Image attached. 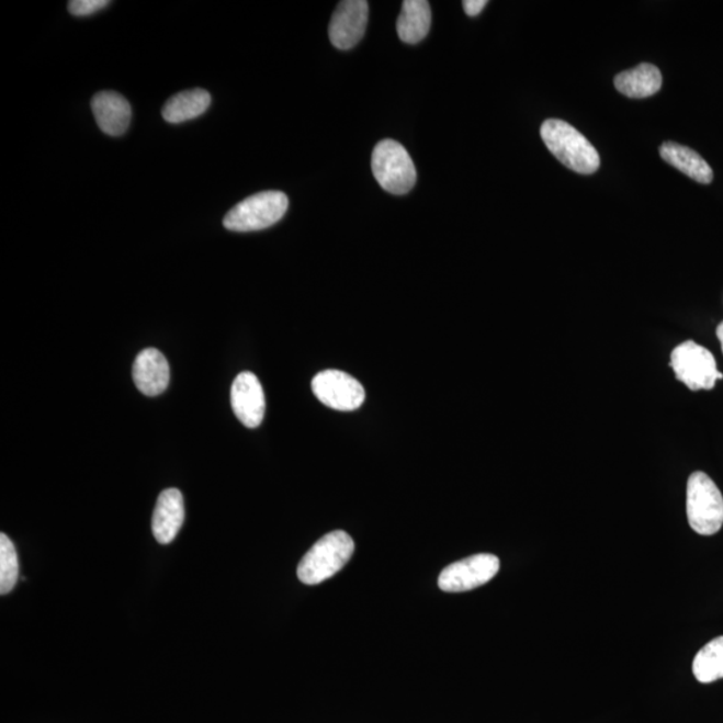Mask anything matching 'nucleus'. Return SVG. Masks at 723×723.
<instances>
[{
  "label": "nucleus",
  "instance_id": "nucleus-1",
  "mask_svg": "<svg viewBox=\"0 0 723 723\" xmlns=\"http://www.w3.org/2000/svg\"><path fill=\"white\" fill-rule=\"evenodd\" d=\"M543 142L551 154L574 172L592 174L600 167V157L594 145L562 120H546L540 129Z\"/></svg>",
  "mask_w": 723,
  "mask_h": 723
},
{
  "label": "nucleus",
  "instance_id": "nucleus-2",
  "mask_svg": "<svg viewBox=\"0 0 723 723\" xmlns=\"http://www.w3.org/2000/svg\"><path fill=\"white\" fill-rule=\"evenodd\" d=\"M354 540L344 531H334L325 534L303 556L297 577L307 586L320 585L338 574L354 554Z\"/></svg>",
  "mask_w": 723,
  "mask_h": 723
},
{
  "label": "nucleus",
  "instance_id": "nucleus-3",
  "mask_svg": "<svg viewBox=\"0 0 723 723\" xmlns=\"http://www.w3.org/2000/svg\"><path fill=\"white\" fill-rule=\"evenodd\" d=\"M688 519L691 530L712 536L723 526V496L707 473L696 472L688 482Z\"/></svg>",
  "mask_w": 723,
  "mask_h": 723
},
{
  "label": "nucleus",
  "instance_id": "nucleus-4",
  "mask_svg": "<svg viewBox=\"0 0 723 723\" xmlns=\"http://www.w3.org/2000/svg\"><path fill=\"white\" fill-rule=\"evenodd\" d=\"M287 210L289 197L283 192H260L234 206L223 223L234 233H252L272 227L282 221Z\"/></svg>",
  "mask_w": 723,
  "mask_h": 723
},
{
  "label": "nucleus",
  "instance_id": "nucleus-5",
  "mask_svg": "<svg viewBox=\"0 0 723 723\" xmlns=\"http://www.w3.org/2000/svg\"><path fill=\"white\" fill-rule=\"evenodd\" d=\"M372 168L374 178L382 190L388 193L405 194L416 185L417 170L404 145L393 139H384L373 151Z\"/></svg>",
  "mask_w": 723,
  "mask_h": 723
},
{
  "label": "nucleus",
  "instance_id": "nucleus-6",
  "mask_svg": "<svg viewBox=\"0 0 723 723\" xmlns=\"http://www.w3.org/2000/svg\"><path fill=\"white\" fill-rule=\"evenodd\" d=\"M670 366L677 380L692 392L712 391L716 380L723 379L712 352L692 340L673 350Z\"/></svg>",
  "mask_w": 723,
  "mask_h": 723
},
{
  "label": "nucleus",
  "instance_id": "nucleus-7",
  "mask_svg": "<svg viewBox=\"0 0 723 723\" xmlns=\"http://www.w3.org/2000/svg\"><path fill=\"white\" fill-rule=\"evenodd\" d=\"M500 571V561L490 554L473 555L443 568L439 587L445 592H466L494 579Z\"/></svg>",
  "mask_w": 723,
  "mask_h": 723
},
{
  "label": "nucleus",
  "instance_id": "nucleus-8",
  "mask_svg": "<svg viewBox=\"0 0 723 723\" xmlns=\"http://www.w3.org/2000/svg\"><path fill=\"white\" fill-rule=\"evenodd\" d=\"M312 387L321 404L339 411L357 410L366 397L361 382L339 370H325L315 375Z\"/></svg>",
  "mask_w": 723,
  "mask_h": 723
},
{
  "label": "nucleus",
  "instance_id": "nucleus-9",
  "mask_svg": "<svg viewBox=\"0 0 723 723\" xmlns=\"http://www.w3.org/2000/svg\"><path fill=\"white\" fill-rule=\"evenodd\" d=\"M369 3L366 0H344L334 11L328 36L339 50H350L360 44L366 33Z\"/></svg>",
  "mask_w": 723,
  "mask_h": 723
},
{
  "label": "nucleus",
  "instance_id": "nucleus-10",
  "mask_svg": "<svg viewBox=\"0 0 723 723\" xmlns=\"http://www.w3.org/2000/svg\"><path fill=\"white\" fill-rule=\"evenodd\" d=\"M230 404L235 416L249 429L258 428L264 419L266 397L257 375L242 372L230 388Z\"/></svg>",
  "mask_w": 723,
  "mask_h": 723
},
{
  "label": "nucleus",
  "instance_id": "nucleus-11",
  "mask_svg": "<svg viewBox=\"0 0 723 723\" xmlns=\"http://www.w3.org/2000/svg\"><path fill=\"white\" fill-rule=\"evenodd\" d=\"M97 124L108 136H123L129 129L132 108L125 97L115 91H100L91 101Z\"/></svg>",
  "mask_w": 723,
  "mask_h": 723
},
{
  "label": "nucleus",
  "instance_id": "nucleus-12",
  "mask_svg": "<svg viewBox=\"0 0 723 723\" xmlns=\"http://www.w3.org/2000/svg\"><path fill=\"white\" fill-rule=\"evenodd\" d=\"M184 498L181 492L174 488L161 492L151 519V531L157 542L163 545L172 543L184 524Z\"/></svg>",
  "mask_w": 723,
  "mask_h": 723
},
{
  "label": "nucleus",
  "instance_id": "nucleus-13",
  "mask_svg": "<svg viewBox=\"0 0 723 723\" xmlns=\"http://www.w3.org/2000/svg\"><path fill=\"white\" fill-rule=\"evenodd\" d=\"M170 372L167 358L157 349H145L133 364V381L139 392L148 397L160 396L167 391Z\"/></svg>",
  "mask_w": 723,
  "mask_h": 723
},
{
  "label": "nucleus",
  "instance_id": "nucleus-14",
  "mask_svg": "<svg viewBox=\"0 0 723 723\" xmlns=\"http://www.w3.org/2000/svg\"><path fill=\"white\" fill-rule=\"evenodd\" d=\"M659 151L662 159L691 180L701 182V184H710L713 181V169L696 150L677 143H665Z\"/></svg>",
  "mask_w": 723,
  "mask_h": 723
},
{
  "label": "nucleus",
  "instance_id": "nucleus-15",
  "mask_svg": "<svg viewBox=\"0 0 723 723\" xmlns=\"http://www.w3.org/2000/svg\"><path fill=\"white\" fill-rule=\"evenodd\" d=\"M615 88L619 93L630 99H647L662 88L660 70L652 64H642L636 68L623 71L615 77Z\"/></svg>",
  "mask_w": 723,
  "mask_h": 723
},
{
  "label": "nucleus",
  "instance_id": "nucleus-16",
  "mask_svg": "<svg viewBox=\"0 0 723 723\" xmlns=\"http://www.w3.org/2000/svg\"><path fill=\"white\" fill-rule=\"evenodd\" d=\"M431 24V10L427 0H405L397 21L399 39L407 45H416L428 35Z\"/></svg>",
  "mask_w": 723,
  "mask_h": 723
},
{
  "label": "nucleus",
  "instance_id": "nucleus-17",
  "mask_svg": "<svg viewBox=\"0 0 723 723\" xmlns=\"http://www.w3.org/2000/svg\"><path fill=\"white\" fill-rule=\"evenodd\" d=\"M211 94L204 89L181 91L162 108V118L169 124H181L200 117L211 106Z\"/></svg>",
  "mask_w": 723,
  "mask_h": 723
},
{
  "label": "nucleus",
  "instance_id": "nucleus-18",
  "mask_svg": "<svg viewBox=\"0 0 723 723\" xmlns=\"http://www.w3.org/2000/svg\"><path fill=\"white\" fill-rule=\"evenodd\" d=\"M692 673L701 684L723 678V636L715 637L700 649L692 662Z\"/></svg>",
  "mask_w": 723,
  "mask_h": 723
},
{
  "label": "nucleus",
  "instance_id": "nucleus-19",
  "mask_svg": "<svg viewBox=\"0 0 723 723\" xmlns=\"http://www.w3.org/2000/svg\"><path fill=\"white\" fill-rule=\"evenodd\" d=\"M20 575V563L14 544L8 534H0V594L5 595L15 587Z\"/></svg>",
  "mask_w": 723,
  "mask_h": 723
},
{
  "label": "nucleus",
  "instance_id": "nucleus-20",
  "mask_svg": "<svg viewBox=\"0 0 723 723\" xmlns=\"http://www.w3.org/2000/svg\"><path fill=\"white\" fill-rule=\"evenodd\" d=\"M109 4H111L109 0H71L68 9L75 16H88L105 9Z\"/></svg>",
  "mask_w": 723,
  "mask_h": 723
},
{
  "label": "nucleus",
  "instance_id": "nucleus-21",
  "mask_svg": "<svg viewBox=\"0 0 723 723\" xmlns=\"http://www.w3.org/2000/svg\"><path fill=\"white\" fill-rule=\"evenodd\" d=\"M464 11L470 16H477L479 12L485 9V5L488 4L486 0H465Z\"/></svg>",
  "mask_w": 723,
  "mask_h": 723
},
{
  "label": "nucleus",
  "instance_id": "nucleus-22",
  "mask_svg": "<svg viewBox=\"0 0 723 723\" xmlns=\"http://www.w3.org/2000/svg\"><path fill=\"white\" fill-rule=\"evenodd\" d=\"M716 337H719L720 339L722 346V352H723V321L719 327H716Z\"/></svg>",
  "mask_w": 723,
  "mask_h": 723
}]
</instances>
